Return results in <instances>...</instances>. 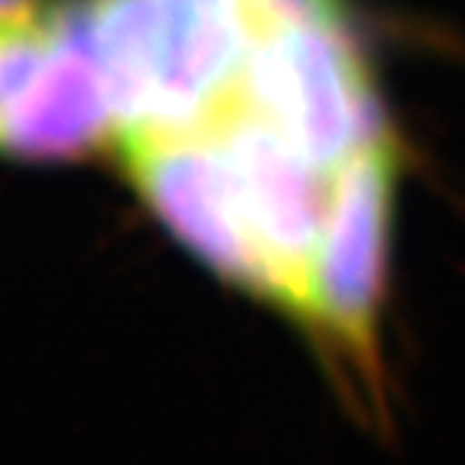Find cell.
I'll return each instance as SVG.
<instances>
[{
	"instance_id": "1",
	"label": "cell",
	"mask_w": 465,
	"mask_h": 465,
	"mask_svg": "<svg viewBox=\"0 0 465 465\" xmlns=\"http://www.w3.org/2000/svg\"><path fill=\"white\" fill-rule=\"evenodd\" d=\"M396 176L399 153L385 137L339 166L318 269L316 323L308 336L339 396L375 427L391 421L382 311Z\"/></svg>"
},
{
	"instance_id": "2",
	"label": "cell",
	"mask_w": 465,
	"mask_h": 465,
	"mask_svg": "<svg viewBox=\"0 0 465 465\" xmlns=\"http://www.w3.org/2000/svg\"><path fill=\"white\" fill-rule=\"evenodd\" d=\"M200 130L220 153L259 269L256 300L295 323L305 341L316 323L318 269L331 192L264 116L232 96Z\"/></svg>"
},
{
	"instance_id": "3",
	"label": "cell",
	"mask_w": 465,
	"mask_h": 465,
	"mask_svg": "<svg viewBox=\"0 0 465 465\" xmlns=\"http://www.w3.org/2000/svg\"><path fill=\"white\" fill-rule=\"evenodd\" d=\"M235 96L323 173L382 134L375 88L344 26H287L249 39Z\"/></svg>"
},
{
	"instance_id": "4",
	"label": "cell",
	"mask_w": 465,
	"mask_h": 465,
	"mask_svg": "<svg viewBox=\"0 0 465 465\" xmlns=\"http://www.w3.org/2000/svg\"><path fill=\"white\" fill-rule=\"evenodd\" d=\"M134 189L171 235L217 280L256 300L259 269L238 215L231 179L204 130H122Z\"/></svg>"
},
{
	"instance_id": "5",
	"label": "cell",
	"mask_w": 465,
	"mask_h": 465,
	"mask_svg": "<svg viewBox=\"0 0 465 465\" xmlns=\"http://www.w3.org/2000/svg\"><path fill=\"white\" fill-rule=\"evenodd\" d=\"M54 21V52L18 104L0 145L26 161H73L114 134V104L94 50L85 0L57 5Z\"/></svg>"
},
{
	"instance_id": "6",
	"label": "cell",
	"mask_w": 465,
	"mask_h": 465,
	"mask_svg": "<svg viewBox=\"0 0 465 465\" xmlns=\"http://www.w3.org/2000/svg\"><path fill=\"white\" fill-rule=\"evenodd\" d=\"M155 112L145 127L200 130L231 99L249 47L241 0H161Z\"/></svg>"
},
{
	"instance_id": "7",
	"label": "cell",
	"mask_w": 465,
	"mask_h": 465,
	"mask_svg": "<svg viewBox=\"0 0 465 465\" xmlns=\"http://www.w3.org/2000/svg\"><path fill=\"white\" fill-rule=\"evenodd\" d=\"M85 11L119 133L145 127L158 99L161 0H85Z\"/></svg>"
},
{
	"instance_id": "8",
	"label": "cell",
	"mask_w": 465,
	"mask_h": 465,
	"mask_svg": "<svg viewBox=\"0 0 465 465\" xmlns=\"http://www.w3.org/2000/svg\"><path fill=\"white\" fill-rule=\"evenodd\" d=\"M57 45L54 11L0 21V145L18 104L45 70Z\"/></svg>"
},
{
	"instance_id": "9",
	"label": "cell",
	"mask_w": 465,
	"mask_h": 465,
	"mask_svg": "<svg viewBox=\"0 0 465 465\" xmlns=\"http://www.w3.org/2000/svg\"><path fill=\"white\" fill-rule=\"evenodd\" d=\"M249 39L287 26H344L341 0H241Z\"/></svg>"
},
{
	"instance_id": "10",
	"label": "cell",
	"mask_w": 465,
	"mask_h": 465,
	"mask_svg": "<svg viewBox=\"0 0 465 465\" xmlns=\"http://www.w3.org/2000/svg\"><path fill=\"white\" fill-rule=\"evenodd\" d=\"M34 14H39L36 0H0V21H14Z\"/></svg>"
}]
</instances>
